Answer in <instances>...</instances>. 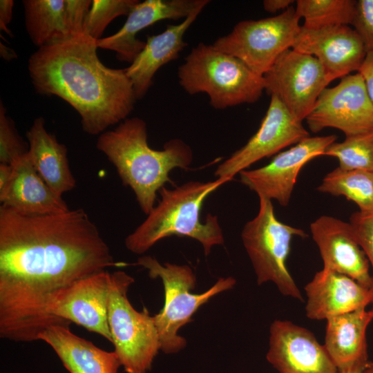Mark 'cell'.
<instances>
[{
	"label": "cell",
	"instance_id": "obj_1",
	"mask_svg": "<svg viewBox=\"0 0 373 373\" xmlns=\"http://www.w3.org/2000/svg\"><path fill=\"white\" fill-rule=\"evenodd\" d=\"M115 263L82 209L26 215L0 207V337L39 341L48 327L70 324L46 312L50 296Z\"/></svg>",
	"mask_w": 373,
	"mask_h": 373
},
{
	"label": "cell",
	"instance_id": "obj_2",
	"mask_svg": "<svg viewBox=\"0 0 373 373\" xmlns=\"http://www.w3.org/2000/svg\"><path fill=\"white\" fill-rule=\"evenodd\" d=\"M97 41L84 34L70 37L38 48L28 64L36 92L66 102L92 135L126 119L137 100L125 68L100 61Z\"/></svg>",
	"mask_w": 373,
	"mask_h": 373
},
{
	"label": "cell",
	"instance_id": "obj_3",
	"mask_svg": "<svg viewBox=\"0 0 373 373\" xmlns=\"http://www.w3.org/2000/svg\"><path fill=\"white\" fill-rule=\"evenodd\" d=\"M96 147L115 166L123 184L131 189L146 215L155 207L157 192L172 182L170 172L188 169L193 158L190 146L180 139L167 141L162 150L151 148L147 125L136 117L100 134Z\"/></svg>",
	"mask_w": 373,
	"mask_h": 373
},
{
	"label": "cell",
	"instance_id": "obj_4",
	"mask_svg": "<svg viewBox=\"0 0 373 373\" xmlns=\"http://www.w3.org/2000/svg\"><path fill=\"white\" fill-rule=\"evenodd\" d=\"M229 182L189 181L173 189L162 187L158 204L146 218L124 240L126 248L135 254H143L162 239L176 236L198 241L205 256L212 247L224 242L217 216L208 213L204 222L200 213L206 198L221 185Z\"/></svg>",
	"mask_w": 373,
	"mask_h": 373
},
{
	"label": "cell",
	"instance_id": "obj_5",
	"mask_svg": "<svg viewBox=\"0 0 373 373\" xmlns=\"http://www.w3.org/2000/svg\"><path fill=\"white\" fill-rule=\"evenodd\" d=\"M180 85L189 94L206 93L211 106L225 109L257 102L264 80L236 57L200 43L178 68Z\"/></svg>",
	"mask_w": 373,
	"mask_h": 373
},
{
	"label": "cell",
	"instance_id": "obj_6",
	"mask_svg": "<svg viewBox=\"0 0 373 373\" xmlns=\"http://www.w3.org/2000/svg\"><path fill=\"white\" fill-rule=\"evenodd\" d=\"M136 265L149 272L152 278H160L164 289V305L153 316L157 331L160 350L165 354L178 353L186 346V340L178 334L179 329L191 322L197 310L216 295L233 288L232 276L220 278L208 290L201 294L191 292L196 285V277L187 265L160 263L155 257H140Z\"/></svg>",
	"mask_w": 373,
	"mask_h": 373
},
{
	"label": "cell",
	"instance_id": "obj_7",
	"mask_svg": "<svg viewBox=\"0 0 373 373\" xmlns=\"http://www.w3.org/2000/svg\"><path fill=\"white\" fill-rule=\"evenodd\" d=\"M134 278L124 271L110 274L108 323L114 352L126 373H146L160 350L157 331L148 309L137 311L127 293Z\"/></svg>",
	"mask_w": 373,
	"mask_h": 373
},
{
	"label": "cell",
	"instance_id": "obj_8",
	"mask_svg": "<svg viewBox=\"0 0 373 373\" xmlns=\"http://www.w3.org/2000/svg\"><path fill=\"white\" fill-rule=\"evenodd\" d=\"M294 236L305 238L307 235L303 229L278 220L271 200L262 197H259L257 215L244 225L241 232L258 285L272 282L284 296L303 301L286 264Z\"/></svg>",
	"mask_w": 373,
	"mask_h": 373
},
{
	"label": "cell",
	"instance_id": "obj_9",
	"mask_svg": "<svg viewBox=\"0 0 373 373\" xmlns=\"http://www.w3.org/2000/svg\"><path fill=\"white\" fill-rule=\"evenodd\" d=\"M299 20L292 6L274 17L243 20L213 46L263 76L283 52L292 48L300 30Z\"/></svg>",
	"mask_w": 373,
	"mask_h": 373
},
{
	"label": "cell",
	"instance_id": "obj_10",
	"mask_svg": "<svg viewBox=\"0 0 373 373\" xmlns=\"http://www.w3.org/2000/svg\"><path fill=\"white\" fill-rule=\"evenodd\" d=\"M262 77L267 94L276 97L302 122L333 81L315 57L292 48L283 52Z\"/></svg>",
	"mask_w": 373,
	"mask_h": 373
},
{
	"label": "cell",
	"instance_id": "obj_11",
	"mask_svg": "<svg viewBox=\"0 0 373 373\" xmlns=\"http://www.w3.org/2000/svg\"><path fill=\"white\" fill-rule=\"evenodd\" d=\"M305 120L314 133L334 128L347 137L373 130V102L361 75H348L325 88Z\"/></svg>",
	"mask_w": 373,
	"mask_h": 373
},
{
	"label": "cell",
	"instance_id": "obj_12",
	"mask_svg": "<svg viewBox=\"0 0 373 373\" xmlns=\"http://www.w3.org/2000/svg\"><path fill=\"white\" fill-rule=\"evenodd\" d=\"M270 97L259 128L242 147L218 166L215 171L218 178L230 181L255 162L309 137L302 122L293 117L276 97Z\"/></svg>",
	"mask_w": 373,
	"mask_h": 373
},
{
	"label": "cell",
	"instance_id": "obj_13",
	"mask_svg": "<svg viewBox=\"0 0 373 373\" xmlns=\"http://www.w3.org/2000/svg\"><path fill=\"white\" fill-rule=\"evenodd\" d=\"M336 140L335 135L309 136L278 153L267 165L240 171V182L258 197L275 200L285 207L289 204L303 166L311 160L323 155L326 149Z\"/></svg>",
	"mask_w": 373,
	"mask_h": 373
},
{
	"label": "cell",
	"instance_id": "obj_14",
	"mask_svg": "<svg viewBox=\"0 0 373 373\" xmlns=\"http://www.w3.org/2000/svg\"><path fill=\"white\" fill-rule=\"evenodd\" d=\"M110 274L101 271L55 292L48 300L47 314L53 320L74 323L111 343L108 323Z\"/></svg>",
	"mask_w": 373,
	"mask_h": 373
},
{
	"label": "cell",
	"instance_id": "obj_15",
	"mask_svg": "<svg viewBox=\"0 0 373 373\" xmlns=\"http://www.w3.org/2000/svg\"><path fill=\"white\" fill-rule=\"evenodd\" d=\"M267 360L279 373L338 372L315 336L289 321L271 323Z\"/></svg>",
	"mask_w": 373,
	"mask_h": 373
},
{
	"label": "cell",
	"instance_id": "obj_16",
	"mask_svg": "<svg viewBox=\"0 0 373 373\" xmlns=\"http://www.w3.org/2000/svg\"><path fill=\"white\" fill-rule=\"evenodd\" d=\"M291 48L315 57L333 80L358 71L367 53L361 37L348 25L301 26Z\"/></svg>",
	"mask_w": 373,
	"mask_h": 373
},
{
	"label": "cell",
	"instance_id": "obj_17",
	"mask_svg": "<svg viewBox=\"0 0 373 373\" xmlns=\"http://www.w3.org/2000/svg\"><path fill=\"white\" fill-rule=\"evenodd\" d=\"M312 238L323 261V269L346 275L370 289L373 278L368 259L350 223L322 216L310 224Z\"/></svg>",
	"mask_w": 373,
	"mask_h": 373
},
{
	"label": "cell",
	"instance_id": "obj_18",
	"mask_svg": "<svg viewBox=\"0 0 373 373\" xmlns=\"http://www.w3.org/2000/svg\"><path fill=\"white\" fill-rule=\"evenodd\" d=\"M209 2V0L139 1L127 15L122 27L115 34L98 39L97 47L113 50L117 59L131 64L146 44L137 38L139 32L162 20L185 19Z\"/></svg>",
	"mask_w": 373,
	"mask_h": 373
},
{
	"label": "cell",
	"instance_id": "obj_19",
	"mask_svg": "<svg viewBox=\"0 0 373 373\" xmlns=\"http://www.w3.org/2000/svg\"><path fill=\"white\" fill-rule=\"evenodd\" d=\"M305 290L306 315L312 320H327L372 303L370 289L346 275L325 269L314 275Z\"/></svg>",
	"mask_w": 373,
	"mask_h": 373
},
{
	"label": "cell",
	"instance_id": "obj_20",
	"mask_svg": "<svg viewBox=\"0 0 373 373\" xmlns=\"http://www.w3.org/2000/svg\"><path fill=\"white\" fill-rule=\"evenodd\" d=\"M204 8H197L178 24L168 25L161 33L147 37L144 48L125 68L137 99L146 95L156 72L164 65L178 59L187 45L184 41V34Z\"/></svg>",
	"mask_w": 373,
	"mask_h": 373
},
{
	"label": "cell",
	"instance_id": "obj_21",
	"mask_svg": "<svg viewBox=\"0 0 373 373\" xmlns=\"http://www.w3.org/2000/svg\"><path fill=\"white\" fill-rule=\"evenodd\" d=\"M2 206L26 215H46L68 211L62 197L57 195L32 166L28 153L12 164L8 186L0 194Z\"/></svg>",
	"mask_w": 373,
	"mask_h": 373
},
{
	"label": "cell",
	"instance_id": "obj_22",
	"mask_svg": "<svg viewBox=\"0 0 373 373\" xmlns=\"http://www.w3.org/2000/svg\"><path fill=\"white\" fill-rule=\"evenodd\" d=\"M69 324L46 327L39 341L48 344L70 373H119L122 366L115 352H107L73 334Z\"/></svg>",
	"mask_w": 373,
	"mask_h": 373
},
{
	"label": "cell",
	"instance_id": "obj_23",
	"mask_svg": "<svg viewBox=\"0 0 373 373\" xmlns=\"http://www.w3.org/2000/svg\"><path fill=\"white\" fill-rule=\"evenodd\" d=\"M372 318L362 308L327 320L323 346L338 371L368 362L365 334Z\"/></svg>",
	"mask_w": 373,
	"mask_h": 373
},
{
	"label": "cell",
	"instance_id": "obj_24",
	"mask_svg": "<svg viewBox=\"0 0 373 373\" xmlns=\"http://www.w3.org/2000/svg\"><path fill=\"white\" fill-rule=\"evenodd\" d=\"M26 136L28 157L40 177L61 197L72 191L76 180L70 167L67 148L47 131L42 117L34 119Z\"/></svg>",
	"mask_w": 373,
	"mask_h": 373
},
{
	"label": "cell",
	"instance_id": "obj_25",
	"mask_svg": "<svg viewBox=\"0 0 373 373\" xmlns=\"http://www.w3.org/2000/svg\"><path fill=\"white\" fill-rule=\"evenodd\" d=\"M25 25L38 48L70 36L65 15V0H23Z\"/></svg>",
	"mask_w": 373,
	"mask_h": 373
},
{
	"label": "cell",
	"instance_id": "obj_26",
	"mask_svg": "<svg viewBox=\"0 0 373 373\" xmlns=\"http://www.w3.org/2000/svg\"><path fill=\"white\" fill-rule=\"evenodd\" d=\"M318 190L345 197L356 203L361 212L373 211V171L337 167L324 177Z\"/></svg>",
	"mask_w": 373,
	"mask_h": 373
},
{
	"label": "cell",
	"instance_id": "obj_27",
	"mask_svg": "<svg viewBox=\"0 0 373 373\" xmlns=\"http://www.w3.org/2000/svg\"><path fill=\"white\" fill-rule=\"evenodd\" d=\"M296 13L303 18L302 26L316 28L336 25H351L355 14L353 0H298Z\"/></svg>",
	"mask_w": 373,
	"mask_h": 373
},
{
	"label": "cell",
	"instance_id": "obj_28",
	"mask_svg": "<svg viewBox=\"0 0 373 373\" xmlns=\"http://www.w3.org/2000/svg\"><path fill=\"white\" fill-rule=\"evenodd\" d=\"M323 155L336 157L338 167L344 170L373 171V130L347 136L342 142H333Z\"/></svg>",
	"mask_w": 373,
	"mask_h": 373
},
{
	"label": "cell",
	"instance_id": "obj_29",
	"mask_svg": "<svg viewBox=\"0 0 373 373\" xmlns=\"http://www.w3.org/2000/svg\"><path fill=\"white\" fill-rule=\"evenodd\" d=\"M137 0H93L83 34L98 40L108 25L116 17L127 16Z\"/></svg>",
	"mask_w": 373,
	"mask_h": 373
},
{
	"label": "cell",
	"instance_id": "obj_30",
	"mask_svg": "<svg viewBox=\"0 0 373 373\" xmlns=\"http://www.w3.org/2000/svg\"><path fill=\"white\" fill-rule=\"evenodd\" d=\"M28 143L19 134L15 122L0 103V163L12 165L28 152Z\"/></svg>",
	"mask_w": 373,
	"mask_h": 373
},
{
	"label": "cell",
	"instance_id": "obj_31",
	"mask_svg": "<svg viewBox=\"0 0 373 373\" xmlns=\"http://www.w3.org/2000/svg\"><path fill=\"white\" fill-rule=\"evenodd\" d=\"M356 238L373 269V211L353 213L350 218ZM373 278V277H372ZM373 303V283L370 289Z\"/></svg>",
	"mask_w": 373,
	"mask_h": 373
},
{
	"label": "cell",
	"instance_id": "obj_32",
	"mask_svg": "<svg viewBox=\"0 0 373 373\" xmlns=\"http://www.w3.org/2000/svg\"><path fill=\"white\" fill-rule=\"evenodd\" d=\"M351 25L361 37L367 52L373 50V0L356 1Z\"/></svg>",
	"mask_w": 373,
	"mask_h": 373
},
{
	"label": "cell",
	"instance_id": "obj_33",
	"mask_svg": "<svg viewBox=\"0 0 373 373\" xmlns=\"http://www.w3.org/2000/svg\"><path fill=\"white\" fill-rule=\"evenodd\" d=\"M91 5L90 0H65L66 21L71 37L83 34Z\"/></svg>",
	"mask_w": 373,
	"mask_h": 373
},
{
	"label": "cell",
	"instance_id": "obj_34",
	"mask_svg": "<svg viewBox=\"0 0 373 373\" xmlns=\"http://www.w3.org/2000/svg\"><path fill=\"white\" fill-rule=\"evenodd\" d=\"M357 72L363 77L367 93L373 102V50L367 52Z\"/></svg>",
	"mask_w": 373,
	"mask_h": 373
},
{
	"label": "cell",
	"instance_id": "obj_35",
	"mask_svg": "<svg viewBox=\"0 0 373 373\" xmlns=\"http://www.w3.org/2000/svg\"><path fill=\"white\" fill-rule=\"evenodd\" d=\"M13 6L12 0L0 1V28L10 35L12 34L8 28V24L12 20Z\"/></svg>",
	"mask_w": 373,
	"mask_h": 373
},
{
	"label": "cell",
	"instance_id": "obj_36",
	"mask_svg": "<svg viewBox=\"0 0 373 373\" xmlns=\"http://www.w3.org/2000/svg\"><path fill=\"white\" fill-rule=\"evenodd\" d=\"M294 2L293 0H265L262 5L265 10L275 13L280 10H286Z\"/></svg>",
	"mask_w": 373,
	"mask_h": 373
},
{
	"label": "cell",
	"instance_id": "obj_37",
	"mask_svg": "<svg viewBox=\"0 0 373 373\" xmlns=\"http://www.w3.org/2000/svg\"><path fill=\"white\" fill-rule=\"evenodd\" d=\"M12 174V165L0 163V194L8 186Z\"/></svg>",
	"mask_w": 373,
	"mask_h": 373
},
{
	"label": "cell",
	"instance_id": "obj_38",
	"mask_svg": "<svg viewBox=\"0 0 373 373\" xmlns=\"http://www.w3.org/2000/svg\"><path fill=\"white\" fill-rule=\"evenodd\" d=\"M1 45V57L6 59L10 60L17 57L16 53L12 49L6 47L5 45L0 44Z\"/></svg>",
	"mask_w": 373,
	"mask_h": 373
},
{
	"label": "cell",
	"instance_id": "obj_39",
	"mask_svg": "<svg viewBox=\"0 0 373 373\" xmlns=\"http://www.w3.org/2000/svg\"><path fill=\"white\" fill-rule=\"evenodd\" d=\"M365 365H356L347 370L338 371V373H363V371L365 367Z\"/></svg>",
	"mask_w": 373,
	"mask_h": 373
},
{
	"label": "cell",
	"instance_id": "obj_40",
	"mask_svg": "<svg viewBox=\"0 0 373 373\" xmlns=\"http://www.w3.org/2000/svg\"><path fill=\"white\" fill-rule=\"evenodd\" d=\"M372 304V308L371 309L372 314H373V303ZM363 373H373V362H367L365 365V367L363 371Z\"/></svg>",
	"mask_w": 373,
	"mask_h": 373
}]
</instances>
